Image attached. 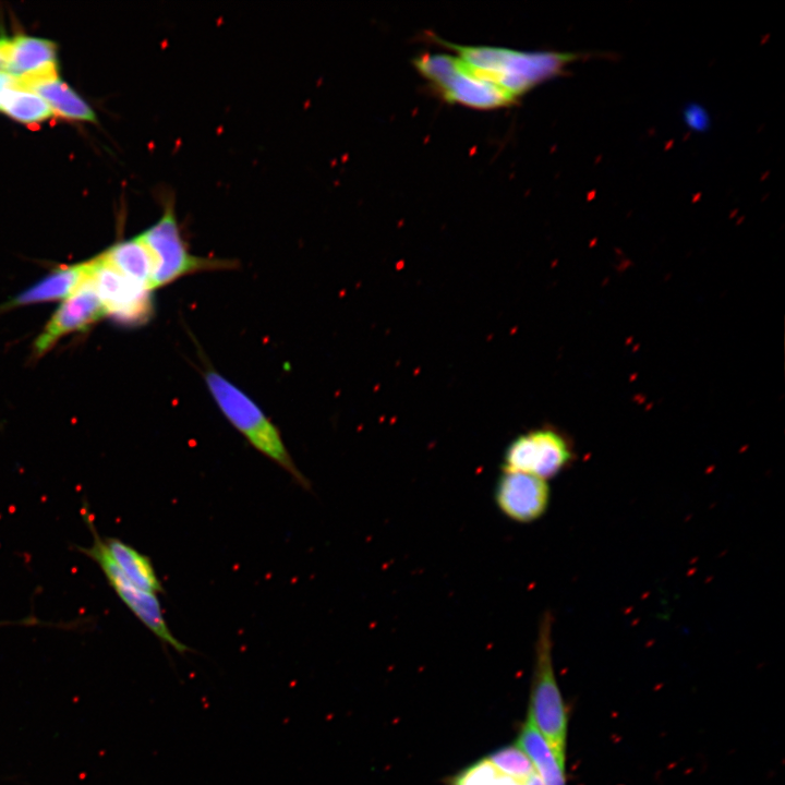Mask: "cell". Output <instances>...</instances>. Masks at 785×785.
<instances>
[{"label": "cell", "mask_w": 785, "mask_h": 785, "mask_svg": "<svg viewBox=\"0 0 785 785\" xmlns=\"http://www.w3.org/2000/svg\"><path fill=\"white\" fill-rule=\"evenodd\" d=\"M434 40L455 50L474 76L507 90L516 98L558 75L578 58L571 52H523L485 46H459L436 36Z\"/></svg>", "instance_id": "obj_1"}, {"label": "cell", "mask_w": 785, "mask_h": 785, "mask_svg": "<svg viewBox=\"0 0 785 785\" xmlns=\"http://www.w3.org/2000/svg\"><path fill=\"white\" fill-rule=\"evenodd\" d=\"M205 384L226 419L262 455L288 472L305 490L309 480L294 463L279 428L241 388L210 366L203 373Z\"/></svg>", "instance_id": "obj_2"}, {"label": "cell", "mask_w": 785, "mask_h": 785, "mask_svg": "<svg viewBox=\"0 0 785 785\" xmlns=\"http://www.w3.org/2000/svg\"><path fill=\"white\" fill-rule=\"evenodd\" d=\"M553 621L551 612L540 620L528 716L566 768L568 715L553 665Z\"/></svg>", "instance_id": "obj_3"}, {"label": "cell", "mask_w": 785, "mask_h": 785, "mask_svg": "<svg viewBox=\"0 0 785 785\" xmlns=\"http://www.w3.org/2000/svg\"><path fill=\"white\" fill-rule=\"evenodd\" d=\"M138 235L153 259L152 291L195 273L238 267V262L234 259L197 256L190 252L171 197L166 196L164 200L160 218Z\"/></svg>", "instance_id": "obj_4"}, {"label": "cell", "mask_w": 785, "mask_h": 785, "mask_svg": "<svg viewBox=\"0 0 785 785\" xmlns=\"http://www.w3.org/2000/svg\"><path fill=\"white\" fill-rule=\"evenodd\" d=\"M92 515L88 507L85 506L82 516L92 533L93 541L88 546H76L77 552L97 564L119 599L160 642L174 649L180 654L193 651L170 631L157 595L136 588L118 569L105 546L104 538L99 534Z\"/></svg>", "instance_id": "obj_5"}, {"label": "cell", "mask_w": 785, "mask_h": 785, "mask_svg": "<svg viewBox=\"0 0 785 785\" xmlns=\"http://www.w3.org/2000/svg\"><path fill=\"white\" fill-rule=\"evenodd\" d=\"M413 63L449 102L491 109L510 105L517 99L507 90L474 76L458 56L424 53Z\"/></svg>", "instance_id": "obj_6"}, {"label": "cell", "mask_w": 785, "mask_h": 785, "mask_svg": "<svg viewBox=\"0 0 785 785\" xmlns=\"http://www.w3.org/2000/svg\"><path fill=\"white\" fill-rule=\"evenodd\" d=\"M88 280L106 315L128 325L146 323L153 315L152 291L109 265L100 255L88 261Z\"/></svg>", "instance_id": "obj_7"}, {"label": "cell", "mask_w": 785, "mask_h": 785, "mask_svg": "<svg viewBox=\"0 0 785 785\" xmlns=\"http://www.w3.org/2000/svg\"><path fill=\"white\" fill-rule=\"evenodd\" d=\"M567 438L551 427H541L517 436L506 448L503 470L518 471L548 480L572 460Z\"/></svg>", "instance_id": "obj_8"}, {"label": "cell", "mask_w": 785, "mask_h": 785, "mask_svg": "<svg viewBox=\"0 0 785 785\" xmlns=\"http://www.w3.org/2000/svg\"><path fill=\"white\" fill-rule=\"evenodd\" d=\"M498 509L510 520L530 523L547 510L551 490L546 480L510 470H503L495 487Z\"/></svg>", "instance_id": "obj_9"}, {"label": "cell", "mask_w": 785, "mask_h": 785, "mask_svg": "<svg viewBox=\"0 0 785 785\" xmlns=\"http://www.w3.org/2000/svg\"><path fill=\"white\" fill-rule=\"evenodd\" d=\"M104 316H106V312L102 303L86 278L72 294L63 300L36 338L34 343L36 354H45L61 337L74 331L86 330Z\"/></svg>", "instance_id": "obj_10"}, {"label": "cell", "mask_w": 785, "mask_h": 785, "mask_svg": "<svg viewBox=\"0 0 785 785\" xmlns=\"http://www.w3.org/2000/svg\"><path fill=\"white\" fill-rule=\"evenodd\" d=\"M3 71L17 82L58 73L57 47L49 39L15 35L5 37Z\"/></svg>", "instance_id": "obj_11"}, {"label": "cell", "mask_w": 785, "mask_h": 785, "mask_svg": "<svg viewBox=\"0 0 785 785\" xmlns=\"http://www.w3.org/2000/svg\"><path fill=\"white\" fill-rule=\"evenodd\" d=\"M15 83L37 93L48 104L52 113L74 121L96 120V113L89 104L60 78L58 73L26 82L15 80Z\"/></svg>", "instance_id": "obj_12"}, {"label": "cell", "mask_w": 785, "mask_h": 785, "mask_svg": "<svg viewBox=\"0 0 785 785\" xmlns=\"http://www.w3.org/2000/svg\"><path fill=\"white\" fill-rule=\"evenodd\" d=\"M87 275L88 262L53 269L4 304L3 309L65 299L85 281Z\"/></svg>", "instance_id": "obj_13"}, {"label": "cell", "mask_w": 785, "mask_h": 785, "mask_svg": "<svg viewBox=\"0 0 785 785\" xmlns=\"http://www.w3.org/2000/svg\"><path fill=\"white\" fill-rule=\"evenodd\" d=\"M104 543L113 563L129 582L155 594L164 592L162 583L148 556L116 536H105Z\"/></svg>", "instance_id": "obj_14"}, {"label": "cell", "mask_w": 785, "mask_h": 785, "mask_svg": "<svg viewBox=\"0 0 785 785\" xmlns=\"http://www.w3.org/2000/svg\"><path fill=\"white\" fill-rule=\"evenodd\" d=\"M517 746L528 756L543 785H566V768L559 763L529 716L522 725Z\"/></svg>", "instance_id": "obj_15"}, {"label": "cell", "mask_w": 785, "mask_h": 785, "mask_svg": "<svg viewBox=\"0 0 785 785\" xmlns=\"http://www.w3.org/2000/svg\"><path fill=\"white\" fill-rule=\"evenodd\" d=\"M100 256L121 274L150 290L153 259L140 235L114 243Z\"/></svg>", "instance_id": "obj_16"}, {"label": "cell", "mask_w": 785, "mask_h": 785, "mask_svg": "<svg viewBox=\"0 0 785 785\" xmlns=\"http://www.w3.org/2000/svg\"><path fill=\"white\" fill-rule=\"evenodd\" d=\"M0 111L24 124L41 123L53 114L37 93L16 83L7 90Z\"/></svg>", "instance_id": "obj_17"}, {"label": "cell", "mask_w": 785, "mask_h": 785, "mask_svg": "<svg viewBox=\"0 0 785 785\" xmlns=\"http://www.w3.org/2000/svg\"><path fill=\"white\" fill-rule=\"evenodd\" d=\"M500 773L523 782L535 770L528 756L516 745L498 749L486 758Z\"/></svg>", "instance_id": "obj_18"}, {"label": "cell", "mask_w": 785, "mask_h": 785, "mask_svg": "<svg viewBox=\"0 0 785 785\" xmlns=\"http://www.w3.org/2000/svg\"><path fill=\"white\" fill-rule=\"evenodd\" d=\"M521 783L504 775L487 759H483L458 775L452 785H520Z\"/></svg>", "instance_id": "obj_19"}, {"label": "cell", "mask_w": 785, "mask_h": 785, "mask_svg": "<svg viewBox=\"0 0 785 785\" xmlns=\"http://www.w3.org/2000/svg\"><path fill=\"white\" fill-rule=\"evenodd\" d=\"M15 84V77L5 71L0 70V108L3 97L9 88Z\"/></svg>", "instance_id": "obj_20"}]
</instances>
